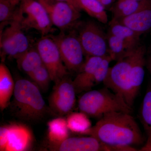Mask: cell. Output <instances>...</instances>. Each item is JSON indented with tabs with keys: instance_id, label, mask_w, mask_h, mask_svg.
Returning <instances> with one entry per match:
<instances>
[{
	"instance_id": "obj_31",
	"label": "cell",
	"mask_w": 151,
	"mask_h": 151,
	"mask_svg": "<svg viewBox=\"0 0 151 151\" xmlns=\"http://www.w3.org/2000/svg\"><path fill=\"white\" fill-rule=\"evenodd\" d=\"M56 1L66 2L69 3V4H70L74 6L76 8L78 9V8L76 6V4L75 0H56ZM78 9L79 10V9Z\"/></svg>"
},
{
	"instance_id": "obj_5",
	"label": "cell",
	"mask_w": 151,
	"mask_h": 151,
	"mask_svg": "<svg viewBox=\"0 0 151 151\" xmlns=\"http://www.w3.org/2000/svg\"><path fill=\"white\" fill-rule=\"evenodd\" d=\"M16 16L24 29H33L47 35L52 25L48 14L37 0H21Z\"/></svg>"
},
{
	"instance_id": "obj_33",
	"label": "cell",
	"mask_w": 151,
	"mask_h": 151,
	"mask_svg": "<svg viewBox=\"0 0 151 151\" xmlns=\"http://www.w3.org/2000/svg\"><path fill=\"white\" fill-rule=\"evenodd\" d=\"M134 1H142L144 0H134Z\"/></svg>"
},
{
	"instance_id": "obj_7",
	"label": "cell",
	"mask_w": 151,
	"mask_h": 151,
	"mask_svg": "<svg viewBox=\"0 0 151 151\" xmlns=\"http://www.w3.org/2000/svg\"><path fill=\"white\" fill-rule=\"evenodd\" d=\"M56 43L63 61L68 70L78 71L84 63V50L78 35L61 31L57 35H49Z\"/></svg>"
},
{
	"instance_id": "obj_25",
	"label": "cell",
	"mask_w": 151,
	"mask_h": 151,
	"mask_svg": "<svg viewBox=\"0 0 151 151\" xmlns=\"http://www.w3.org/2000/svg\"><path fill=\"white\" fill-rule=\"evenodd\" d=\"M108 54L113 60L118 61L126 54L128 51L124 41L109 32L107 34Z\"/></svg>"
},
{
	"instance_id": "obj_29",
	"label": "cell",
	"mask_w": 151,
	"mask_h": 151,
	"mask_svg": "<svg viewBox=\"0 0 151 151\" xmlns=\"http://www.w3.org/2000/svg\"><path fill=\"white\" fill-rule=\"evenodd\" d=\"M9 126H3L0 128V150L5 151L8 142Z\"/></svg>"
},
{
	"instance_id": "obj_20",
	"label": "cell",
	"mask_w": 151,
	"mask_h": 151,
	"mask_svg": "<svg viewBox=\"0 0 151 151\" xmlns=\"http://www.w3.org/2000/svg\"><path fill=\"white\" fill-rule=\"evenodd\" d=\"M16 60L19 68L28 76L43 64L36 47L29 49Z\"/></svg>"
},
{
	"instance_id": "obj_30",
	"label": "cell",
	"mask_w": 151,
	"mask_h": 151,
	"mask_svg": "<svg viewBox=\"0 0 151 151\" xmlns=\"http://www.w3.org/2000/svg\"><path fill=\"white\" fill-rule=\"evenodd\" d=\"M147 142L143 147H142L139 151H151V130L147 132Z\"/></svg>"
},
{
	"instance_id": "obj_19",
	"label": "cell",
	"mask_w": 151,
	"mask_h": 151,
	"mask_svg": "<svg viewBox=\"0 0 151 151\" xmlns=\"http://www.w3.org/2000/svg\"><path fill=\"white\" fill-rule=\"evenodd\" d=\"M48 137L50 145H58L68 138L67 120L59 117L50 121L47 123Z\"/></svg>"
},
{
	"instance_id": "obj_9",
	"label": "cell",
	"mask_w": 151,
	"mask_h": 151,
	"mask_svg": "<svg viewBox=\"0 0 151 151\" xmlns=\"http://www.w3.org/2000/svg\"><path fill=\"white\" fill-rule=\"evenodd\" d=\"M48 14L52 23L65 31L73 27L80 18V11L69 3L56 0H37Z\"/></svg>"
},
{
	"instance_id": "obj_11",
	"label": "cell",
	"mask_w": 151,
	"mask_h": 151,
	"mask_svg": "<svg viewBox=\"0 0 151 151\" xmlns=\"http://www.w3.org/2000/svg\"><path fill=\"white\" fill-rule=\"evenodd\" d=\"M76 94L73 81L65 76L55 84L49 100L50 108L60 116L68 114L75 105Z\"/></svg>"
},
{
	"instance_id": "obj_28",
	"label": "cell",
	"mask_w": 151,
	"mask_h": 151,
	"mask_svg": "<svg viewBox=\"0 0 151 151\" xmlns=\"http://www.w3.org/2000/svg\"><path fill=\"white\" fill-rule=\"evenodd\" d=\"M113 60L112 58L109 54L103 58L94 73L93 79L94 86L104 81L110 68V63Z\"/></svg>"
},
{
	"instance_id": "obj_4",
	"label": "cell",
	"mask_w": 151,
	"mask_h": 151,
	"mask_svg": "<svg viewBox=\"0 0 151 151\" xmlns=\"http://www.w3.org/2000/svg\"><path fill=\"white\" fill-rule=\"evenodd\" d=\"M137 47L128 50L115 65L110 67L103 82L105 87L121 96L132 108L136 99L133 92L131 76Z\"/></svg>"
},
{
	"instance_id": "obj_23",
	"label": "cell",
	"mask_w": 151,
	"mask_h": 151,
	"mask_svg": "<svg viewBox=\"0 0 151 151\" xmlns=\"http://www.w3.org/2000/svg\"><path fill=\"white\" fill-rule=\"evenodd\" d=\"M66 120L68 129L74 133L84 134L92 127L87 115L81 112L71 113Z\"/></svg>"
},
{
	"instance_id": "obj_22",
	"label": "cell",
	"mask_w": 151,
	"mask_h": 151,
	"mask_svg": "<svg viewBox=\"0 0 151 151\" xmlns=\"http://www.w3.org/2000/svg\"><path fill=\"white\" fill-rule=\"evenodd\" d=\"M150 4L148 0L137 1L134 0H119L112 9V19L118 20L134 13L143 7Z\"/></svg>"
},
{
	"instance_id": "obj_1",
	"label": "cell",
	"mask_w": 151,
	"mask_h": 151,
	"mask_svg": "<svg viewBox=\"0 0 151 151\" xmlns=\"http://www.w3.org/2000/svg\"><path fill=\"white\" fill-rule=\"evenodd\" d=\"M131 113L113 111L106 113L84 134L110 147V151H137L133 146L142 144L145 138Z\"/></svg>"
},
{
	"instance_id": "obj_2",
	"label": "cell",
	"mask_w": 151,
	"mask_h": 151,
	"mask_svg": "<svg viewBox=\"0 0 151 151\" xmlns=\"http://www.w3.org/2000/svg\"><path fill=\"white\" fill-rule=\"evenodd\" d=\"M12 108L16 116L23 120L34 121L43 117L46 105L41 90L34 82L26 79L16 81Z\"/></svg>"
},
{
	"instance_id": "obj_15",
	"label": "cell",
	"mask_w": 151,
	"mask_h": 151,
	"mask_svg": "<svg viewBox=\"0 0 151 151\" xmlns=\"http://www.w3.org/2000/svg\"><path fill=\"white\" fill-rule=\"evenodd\" d=\"M8 142L5 151H22L29 148L32 140L31 133L22 125L9 126Z\"/></svg>"
},
{
	"instance_id": "obj_14",
	"label": "cell",
	"mask_w": 151,
	"mask_h": 151,
	"mask_svg": "<svg viewBox=\"0 0 151 151\" xmlns=\"http://www.w3.org/2000/svg\"><path fill=\"white\" fill-rule=\"evenodd\" d=\"M116 20L142 35L151 29L150 4L145 6L134 13Z\"/></svg>"
},
{
	"instance_id": "obj_26",
	"label": "cell",
	"mask_w": 151,
	"mask_h": 151,
	"mask_svg": "<svg viewBox=\"0 0 151 151\" xmlns=\"http://www.w3.org/2000/svg\"><path fill=\"white\" fill-rule=\"evenodd\" d=\"M29 76L41 91L46 92L48 90L50 81L52 80L48 70L43 64Z\"/></svg>"
},
{
	"instance_id": "obj_24",
	"label": "cell",
	"mask_w": 151,
	"mask_h": 151,
	"mask_svg": "<svg viewBox=\"0 0 151 151\" xmlns=\"http://www.w3.org/2000/svg\"><path fill=\"white\" fill-rule=\"evenodd\" d=\"M20 3L17 0H0L1 30L14 19Z\"/></svg>"
},
{
	"instance_id": "obj_32",
	"label": "cell",
	"mask_w": 151,
	"mask_h": 151,
	"mask_svg": "<svg viewBox=\"0 0 151 151\" xmlns=\"http://www.w3.org/2000/svg\"><path fill=\"white\" fill-rule=\"evenodd\" d=\"M148 67L149 71H150L151 75V49L150 55V56L149 57L148 62Z\"/></svg>"
},
{
	"instance_id": "obj_16",
	"label": "cell",
	"mask_w": 151,
	"mask_h": 151,
	"mask_svg": "<svg viewBox=\"0 0 151 151\" xmlns=\"http://www.w3.org/2000/svg\"><path fill=\"white\" fill-rule=\"evenodd\" d=\"M146 48L140 45L136 48V54L133 61L131 81L134 95L137 96L145 77Z\"/></svg>"
},
{
	"instance_id": "obj_12",
	"label": "cell",
	"mask_w": 151,
	"mask_h": 151,
	"mask_svg": "<svg viewBox=\"0 0 151 151\" xmlns=\"http://www.w3.org/2000/svg\"><path fill=\"white\" fill-rule=\"evenodd\" d=\"M55 150L60 151H110L109 146L94 137H70L58 145H50Z\"/></svg>"
},
{
	"instance_id": "obj_21",
	"label": "cell",
	"mask_w": 151,
	"mask_h": 151,
	"mask_svg": "<svg viewBox=\"0 0 151 151\" xmlns=\"http://www.w3.org/2000/svg\"><path fill=\"white\" fill-rule=\"evenodd\" d=\"M75 3L80 10H83L102 23L108 22V15L105 6L98 0H75Z\"/></svg>"
},
{
	"instance_id": "obj_8",
	"label": "cell",
	"mask_w": 151,
	"mask_h": 151,
	"mask_svg": "<svg viewBox=\"0 0 151 151\" xmlns=\"http://www.w3.org/2000/svg\"><path fill=\"white\" fill-rule=\"evenodd\" d=\"M36 48L44 65L48 70L52 81L56 84L68 74L56 43L49 36H42L38 40Z\"/></svg>"
},
{
	"instance_id": "obj_3",
	"label": "cell",
	"mask_w": 151,
	"mask_h": 151,
	"mask_svg": "<svg viewBox=\"0 0 151 151\" xmlns=\"http://www.w3.org/2000/svg\"><path fill=\"white\" fill-rule=\"evenodd\" d=\"M80 112L100 119L106 113L119 111L131 113L132 108L118 94L107 87L86 92L79 99Z\"/></svg>"
},
{
	"instance_id": "obj_13",
	"label": "cell",
	"mask_w": 151,
	"mask_h": 151,
	"mask_svg": "<svg viewBox=\"0 0 151 151\" xmlns=\"http://www.w3.org/2000/svg\"><path fill=\"white\" fill-rule=\"evenodd\" d=\"M104 57H87L86 61H84L73 81L76 93L87 92L94 86L93 82L94 73Z\"/></svg>"
},
{
	"instance_id": "obj_10",
	"label": "cell",
	"mask_w": 151,
	"mask_h": 151,
	"mask_svg": "<svg viewBox=\"0 0 151 151\" xmlns=\"http://www.w3.org/2000/svg\"><path fill=\"white\" fill-rule=\"evenodd\" d=\"M78 37L87 57H104L109 54L107 35L94 22H88L83 25Z\"/></svg>"
},
{
	"instance_id": "obj_27",
	"label": "cell",
	"mask_w": 151,
	"mask_h": 151,
	"mask_svg": "<svg viewBox=\"0 0 151 151\" xmlns=\"http://www.w3.org/2000/svg\"><path fill=\"white\" fill-rule=\"evenodd\" d=\"M140 118L143 127L148 132L151 130V87L147 90L140 112Z\"/></svg>"
},
{
	"instance_id": "obj_18",
	"label": "cell",
	"mask_w": 151,
	"mask_h": 151,
	"mask_svg": "<svg viewBox=\"0 0 151 151\" xmlns=\"http://www.w3.org/2000/svg\"><path fill=\"white\" fill-rule=\"evenodd\" d=\"M109 32L124 41L128 50L140 45V35L114 19L110 22Z\"/></svg>"
},
{
	"instance_id": "obj_17",
	"label": "cell",
	"mask_w": 151,
	"mask_h": 151,
	"mask_svg": "<svg viewBox=\"0 0 151 151\" xmlns=\"http://www.w3.org/2000/svg\"><path fill=\"white\" fill-rule=\"evenodd\" d=\"M13 78L5 64H0V108L4 111L8 107L14 91Z\"/></svg>"
},
{
	"instance_id": "obj_6",
	"label": "cell",
	"mask_w": 151,
	"mask_h": 151,
	"mask_svg": "<svg viewBox=\"0 0 151 151\" xmlns=\"http://www.w3.org/2000/svg\"><path fill=\"white\" fill-rule=\"evenodd\" d=\"M8 25L1 31V55L17 59L30 48L29 40L16 15Z\"/></svg>"
}]
</instances>
